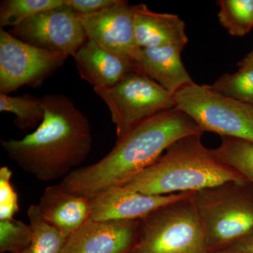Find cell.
Instances as JSON below:
<instances>
[{"label": "cell", "mask_w": 253, "mask_h": 253, "mask_svg": "<svg viewBox=\"0 0 253 253\" xmlns=\"http://www.w3.org/2000/svg\"><path fill=\"white\" fill-rule=\"evenodd\" d=\"M199 134L204 131L185 113L176 108L163 111L133 128L104 158L75 169L60 184L71 192L89 198L123 186L154 164L176 141Z\"/></svg>", "instance_id": "6da1fadb"}, {"label": "cell", "mask_w": 253, "mask_h": 253, "mask_svg": "<svg viewBox=\"0 0 253 253\" xmlns=\"http://www.w3.org/2000/svg\"><path fill=\"white\" fill-rule=\"evenodd\" d=\"M44 120L21 139H1L8 156L39 180L65 178L85 161L92 146L89 120L68 96H41Z\"/></svg>", "instance_id": "7a4b0ae2"}, {"label": "cell", "mask_w": 253, "mask_h": 253, "mask_svg": "<svg viewBox=\"0 0 253 253\" xmlns=\"http://www.w3.org/2000/svg\"><path fill=\"white\" fill-rule=\"evenodd\" d=\"M202 134L182 138L171 145L154 164L123 185L154 196L196 192L229 181H247L219 161L201 140Z\"/></svg>", "instance_id": "3957f363"}, {"label": "cell", "mask_w": 253, "mask_h": 253, "mask_svg": "<svg viewBox=\"0 0 253 253\" xmlns=\"http://www.w3.org/2000/svg\"><path fill=\"white\" fill-rule=\"evenodd\" d=\"M248 181H229L193 196L210 252L227 251L253 233V197Z\"/></svg>", "instance_id": "277c9868"}, {"label": "cell", "mask_w": 253, "mask_h": 253, "mask_svg": "<svg viewBox=\"0 0 253 253\" xmlns=\"http://www.w3.org/2000/svg\"><path fill=\"white\" fill-rule=\"evenodd\" d=\"M194 193L140 219L130 253H211L193 201Z\"/></svg>", "instance_id": "5b68a950"}, {"label": "cell", "mask_w": 253, "mask_h": 253, "mask_svg": "<svg viewBox=\"0 0 253 253\" xmlns=\"http://www.w3.org/2000/svg\"><path fill=\"white\" fill-rule=\"evenodd\" d=\"M176 109L203 131L238 138L253 144V106L194 83L174 94Z\"/></svg>", "instance_id": "8992f818"}, {"label": "cell", "mask_w": 253, "mask_h": 253, "mask_svg": "<svg viewBox=\"0 0 253 253\" xmlns=\"http://www.w3.org/2000/svg\"><path fill=\"white\" fill-rule=\"evenodd\" d=\"M94 91L109 108L117 141L145 120L175 108L174 94L140 71L128 75L112 87Z\"/></svg>", "instance_id": "52a82bcc"}, {"label": "cell", "mask_w": 253, "mask_h": 253, "mask_svg": "<svg viewBox=\"0 0 253 253\" xmlns=\"http://www.w3.org/2000/svg\"><path fill=\"white\" fill-rule=\"evenodd\" d=\"M68 55L40 49L0 29V94L38 87L64 64Z\"/></svg>", "instance_id": "ba28073f"}, {"label": "cell", "mask_w": 253, "mask_h": 253, "mask_svg": "<svg viewBox=\"0 0 253 253\" xmlns=\"http://www.w3.org/2000/svg\"><path fill=\"white\" fill-rule=\"evenodd\" d=\"M11 36L40 49L74 56L87 41L79 14L65 3L10 29Z\"/></svg>", "instance_id": "9c48e42d"}, {"label": "cell", "mask_w": 253, "mask_h": 253, "mask_svg": "<svg viewBox=\"0 0 253 253\" xmlns=\"http://www.w3.org/2000/svg\"><path fill=\"white\" fill-rule=\"evenodd\" d=\"M86 38L105 49L137 61L141 48L134 33V6L118 0L116 4L88 15H80Z\"/></svg>", "instance_id": "30bf717a"}, {"label": "cell", "mask_w": 253, "mask_h": 253, "mask_svg": "<svg viewBox=\"0 0 253 253\" xmlns=\"http://www.w3.org/2000/svg\"><path fill=\"white\" fill-rule=\"evenodd\" d=\"M139 220L89 219L66 239L60 253H130L139 234Z\"/></svg>", "instance_id": "8fae6325"}, {"label": "cell", "mask_w": 253, "mask_h": 253, "mask_svg": "<svg viewBox=\"0 0 253 253\" xmlns=\"http://www.w3.org/2000/svg\"><path fill=\"white\" fill-rule=\"evenodd\" d=\"M192 193L154 196L123 186L111 188L89 197V219L95 221L139 220L158 208L187 197Z\"/></svg>", "instance_id": "7c38bea8"}, {"label": "cell", "mask_w": 253, "mask_h": 253, "mask_svg": "<svg viewBox=\"0 0 253 253\" xmlns=\"http://www.w3.org/2000/svg\"><path fill=\"white\" fill-rule=\"evenodd\" d=\"M83 79L94 89H108L128 75L139 71L132 59L110 51L87 40L73 56Z\"/></svg>", "instance_id": "4fadbf2b"}, {"label": "cell", "mask_w": 253, "mask_h": 253, "mask_svg": "<svg viewBox=\"0 0 253 253\" xmlns=\"http://www.w3.org/2000/svg\"><path fill=\"white\" fill-rule=\"evenodd\" d=\"M38 205L44 220L66 239L90 218L89 198L71 192L61 184L46 187Z\"/></svg>", "instance_id": "5bb4252c"}, {"label": "cell", "mask_w": 253, "mask_h": 253, "mask_svg": "<svg viewBox=\"0 0 253 253\" xmlns=\"http://www.w3.org/2000/svg\"><path fill=\"white\" fill-rule=\"evenodd\" d=\"M134 33L137 45L143 48L184 46L189 42L185 23L179 16L154 12L146 4L134 6Z\"/></svg>", "instance_id": "9a60e30c"}, {"label": "cell", "mask_w": 253, "mask_h": 253, "mask_svg": "<svg viewBox=\"0 0 253 253\" xmlns=\"http://www.w3.org/2000/svg\"><path fill=\"white\" fill-rule=\"evenodd\" d=\"M184 49L181 46L143 48L136 63L140 72L174 94L194 83L181 62Z\"/></svg>", "instance_id": "2e32d148"}, {"label": "cell", "mask_w": 253, "mask_h": 253, "mask_svg": "<svg viewBox=\"0 0 253 253\" xmlns=\"http://www.w3.org/2000/svg\"><path fill=\"white\" fill-rule=\"evenodd\" d=\"M27 214L33 236L30 244L18 253H61L66 239L44 220L39 205L30 206Z\"/></svg>", "instance_id": "e0dca14e"}, {"label": "cell", "mask_w": 253, "mask_h": 253, "mask_svg": "<svg viewBox=\"0 0 253 253\" xmlns=\"http://www.w3.org/2000/svg\"><path fill=\"white\" fill-rule=\"evenodd\" d=\"M212 151L219 161L239 172L253 186V143L222 136L220 145Z\"/></svg>", "instance_id": "ac0fdd59"}, {"label": "cell", "mask_w": 253, "mask_h": 253, "mask_svg": "<svg viewBox=\"0 0 253 253\" xmlns=\"http://www.w3.org/2000/svg\"><path fill=\"white\" fill-rule=\"evenodd\" d=\"M0 112L14 113L16 117L14 124L24 131L39 126L45 114L41 98L29 94L13 96L0 94Z\"/></svg>", "instance_id": "d6986e66"}, {"label": "cell", "mask_w": 253, "mask_h": 253, "mask_svg": "<svg viewBox=\"0 0 253 253\" xmlns=\"http://www.w3.org/2000/svg\"><path fill=\"white\" fill-rule=\"evenodd\" d=\"M219 22L231 36L243 37L253 28V0H219Z\"/></svg>", "instance_id": "ffe728a7"}, {"label": "cell", "mask_w": 253, "mask_h": 253, "mask_svg": "<svg viewBox=\"0 0 253 253\" xmlns=\"http://www.w3.org/2000/svg\"><path fill=\"white\" fill-rule=\"evenodd\" d=\"M64 0H4L0 4V27L14 28L36 15L59 7Z\"/></svg>", "instance_id": "44dd1931"}, {"label": "cell", "mask_w": 253, "mask_h": 253, "mask_svg": "<svg viewBox=\"0 0 253 253\" xmlns=\"http://www.w3.org/2000/svg\"><path fill=\"white\" fill-rule=\"evenodd\" d=\"M213 90L253 106V69L239 68L237 72L223 75L212 85Z\"/></svg>", "instance_id": "7402d4cb"}, {"label": "cell", "mask_w": 253, "mask_h": 253, "mask_svg": "<svg viewBox=\"0 0 253 253\" xmlns=\"http://www.w3.org/2000/svg\"><path fill=\"white\" fill-rule=\"evenodd\" d=\"M32 236L30 224L14 219L0 220V253H19L30 244Z\"/></svg>", "instance_id": "603a6c76"}, {"label": "cell", "mask_w": 253, "mask_h": 253, "mask_svg": "<svg viewBox=\"0 0 253 253\" xmlns=\"http://www.w3.org/2000/svg\"><path fill=\"white\" fill-rule=\"evenodd\" d=\"M12 172L9 168H0V220L14 219L19 211L18 196L11 184Z\"/></svg>", "instance_id": "cb8c5ba5"}, {"label": "cell", "mask_w": 253, "mask_h": 253, "mask_svg": "<svg viewBox=\"0 0 253 253\" xmlns=\"http://www.w3.org/2000/svg\"><path fill=\"white\" fill-rule=\"evenodd\" d=\"M118 0H65V3L77 14H94L117 2Z\"/></svg>", "instance_id": "d4e9b609"}, {"label": "cell", "mask_w": 253, "mask_h": 253, "mask_svg": "<svg viewBox=\"0 0 253 253\" xmlns=\"http://www.w3.org/2000/svg\"><path fill=\"white\" fill-rule=\"evenodd\" d=\"M227 251L238 253H253V233Z\"/></svg>", "instance_id": "484cf974"}, {"label": "cell", "mask_w": 253, "mask_h": 253, "mask_svg": "<svg viewBox=\"0 0 253 253\" xmlns=\"http://www.w3.org/2000/svg\"><path fill=\"white\" fill-rule=\"evenodd\" d=\"M239 68H253V49L242 61L239 63Z\"/></svg>", "instance_id": "4316f807"}, {"label": "cell", "mask_w": 253, "mask_h": 253, "mask_svg": "<svg viewBox=\"0 0 253 253\" xmlns=\"http://www.w3.org/2000/svg\"><path fill=\"white\" fill-rule=\"evenodd\" d=\"M214 253H238L233 252V251H221V252H216Z\"/></svg>", "instance_id": "83f0119b"}]
</instances>
